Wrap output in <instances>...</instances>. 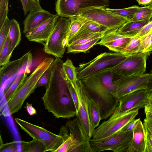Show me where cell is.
I'll return each instance as SVG.
<instances>
[{
    "label": "cell",
    "instance_id": "obj_26",
    "mask_svg": "<svg viewBox=\"0 0 152 152\" xmlns=\"http://www.w3.org/2000/svg\"><path fill=\"white\" fill-rule=\"evenodd\" d=\"M21 151L27 152H45L43 145L34 139L30 141H21Z\"/></svg>",
    "mask_w": 152,
    "mask_h": 152
},
{
    "label": "cell",
    "instance_id": "obj_29",
    "mask_svg": "<svg viewBox=\"0 0 152 152\" xmlns=\"http://www.w3.org/2000/svg\"><path fill=\"white\" fill-rule=\"evenodd\" d=\"M63 68L67 79L73 86L78 80L76 68L74 66L72 61L68 58L65 62H64Z\"/></svg>",
    "mask_w": 152,
    "mask_h": 152
},
{
    "label": "cell",
    "instance_id": "obj_12",
    "mask_svg": "<svg viewBox=\"0 0 152 152\" xmlns=\"http://www.w3.org/2000/svg\"><path fill=\"white\" fill-rule=\"evenodd\" d=\"M78 99L79 106L76 117L78 119L88 137L91 139L94 129L90 120L88 112L89 96L81 80H77L73 86Z\"/></svg>",
    "mask_w": 152,
    "mask_h": 152
},
{
    "label": "cell",
    "instance_id": "obj_23",
    "mask_svg": "<svg viewBox=\"0 0 152 152\" xmlns=\"http://www.w3.org/2000/svg\"><path fill=\"white\" fill-rule=\"evenodd\" d=\"M54 152H84L81 144L69 134V137Z\"/></svg>",
    "mask_w": 152,
    "mask_h": 152
},
{
    "label": "cell",
    "instance_id": "obj_6",
    "mask_svg": "<svg viewBox=\"0 0 152 152\" xmlns=\"http://www.w3.org/2000/svg\"><path fill=\"white\" fill-rule=\"evenodd\" d=\"M15 121L33 139L38 141L43 145L45 152H54L64 141L61 136L43 127L18 118H16Z\"/></svg>",
    "mask_w": 152,
    "mask_h": 152
},
{
    "label": "cell",
    "instance_id": "obj_36",
    "mask_svg": "<svg viewBox=\"0 0 152 152\" xmlns=\"http://www.w3.org/2000/svg\"><path fill=\"white\" fill-rule=\"evenodd\" d=\"M24 14L26 15L30 11L42 8L39 0H20Z\"/></svg>",
    "mask_w": 152,
    "mask_h": 152
},
{
    "label": "cell",
    "instance_id": "obj_44",
    "mask_svg": "<svg viewBox=\"0 0 152 152\" xmlns=\"http://www.w3.org/2000/svg\"><path fill=\"white\" fill-rule=\"evenodd\" d=\"M145 144L144 152H152V135L145 130Z\"/></svg>",
    "mask_w": 152,
    "mask_h": 152
},
{
    "label": "cell",
    "instance_id": "obj_38",
    "mask_svg": "<svg viewBox=\"0 0 152 152\" xmlns=\"http://www.w3.org/2000/svg\"><path fill=\"white\" fill-rule=\"evenodd\" d=\"M17 141H14L6 143H3L1 137L0 138V152H17L18 151L17 143Z\"/></svg>",
    "mask_w": 152,
    "mask_h": 152
},
{
    "label": "cell",
    "instance_id": "obj_1",
    "mask_svg": "<svg viewBox=\"0 0 152 152\" xmlns=\"http://www.w3.org/2000/svg\"><path fill=\"white\" fill-rule=\"evenodd\" d=\"M63 63L56 57L51 64L50 82L42 99L45 108L56 118L69 119L76 116L77 111L68 88Z\"/></svg>",
    "mask_w": 152,
    "mask_h": 152
},
{
    "label": "cell",
    "instance_id": "obj_11",
    "mask_svg": "<svg viewBox=\"0 0 152 152\" xmlns=\"http://www.w3.org/2000/svg\"><path fill=\"white\" fill-rule=\"evenodd\" d=\"M106 8H94L79 15L88 20L94 22L106 28L109 30L118 29L129 20L126 18L107 10Z\"/></svg>",
    "mask_w": 152,
    "mask_h": 152
},
{
    "label": "cell",
    "instance_id": "obj_33",
    "mask_svg": "<svg viewBox=\"0 0 152 152\" xmlns=\"http://www.w3.org/2000/svg\"><path fill=\"white\" fill-rule=\"evenodd\" d=\"M152 18V7L150 5L141 7L131 20L132 21H139Z\"/></svg>",
    "mask_w": 152,
    "mask_h": 152
},
{
    "label": "cell",
    "instance_id": "obj_14",
    "mask_svg": "<svg viewBox=\"0 0 152 152\" xmlns=\"http://www.w3.org/2000/svg\"><path fill=\"white\" fill-rule=\"evenodd\" d=\"M147 89L134 91L119 98V104L114 112L124 113L143 107L147 104Z\"/></svg>",
    "mask_w": 152,
    "mask_h": 152
},
{
    "label": "cell",
    "instance_id": "obj_13",
    "mask_svg": "<svg viewBox=\"0 0 152 152\" xmlns=\"http://www.w3.org/2000/svg\"><path fill=\"white\" fill-rule=\"evenodd\" d=\"M151 73L133 75L118 80L116 95L118 98L137 90L147 89V82Z\"/></svg>",
    "mask_w": 152,
    "mask_h": 152
},
{
    "label": "cell",
    "instance_id": "obj_19",
    "mask_svg": "<svg viewBox=\"0 0 152 152\" xmlns=\"http://www.w3.org/2000/svg\"><path fill=\"white\" fill-rule=\"evenodd\" d=\"M42 8L29 12L23 22V33L25 34L48 19L52 15Z\"/></svg>",
    "mask_w": 152,
    "mask_h": 152
},
{
    "label": "cell",
    "instance_id": "obj_51",
    "mask_svg": "<svg viewBox=\"0 0 152 152\" xmlns=\"http://www.w3.org/2000/svg\"><path fill=\"white\" fill-rule=\"evenodd\" d=\"M147 104L152 107V92L149 91L147 96Z\"/></svg>",
    "mask_w": 152,
    "mask_h": 152
},
{
    "label": "cell",
    "instance_id": "obj_25",
    "mask_svg": "<svg viewBox=\"0 0 152 152\" xmlns=\"http://www.w3.org/2000/svg\"><path fill=\"white\" fill-rule=\"evenodd\" d=\"M88 112L90 121L94 129L99 125L102 118L99 106L93 99L89 97L88 100Z\"/></svg>",
    "mask_w": 152,
    "mask_h": 152
},
{
    "label": "cell",
    "instance_id": "obj_50",
    "mask_svg": "<svg viewBox=\"0 0 152 152\" xmlns=\"http://www.w3.org/2000/svg\"><path fill=\"white\" fill-rule=\"evenodd\" d=\"M139 5L146 6L149 5L152 2V0H136Z\"/></svg>",
    "mask_w": 152,
    "mask_h": 152
},
{
    "label": "cell",
    "instance_id": "obj_5",
    "mask_svg": "<svg viewBox=\"0 0 152 152\" xmlns=\"http://www.w3.org/2000/svg\"><path fill=\"white\" fill-rule=\"evenodd\" d=\"M127 56L115 52H104L86 63H80L76 68L78 80L94 73L112 67L120 63Z\"/></svg>",
    "mask_w": 152,
    "mask_h": 152
},
{
    "label": "cell",
    "instance_id": "obj_48",
    "mask_svg": "<svg viewBox=\"0 0 152 152\" xmlns=\"http://www.w3.org/2000/svg\"><path fill=\"white\" fill-rule=\"evenodd\" d=\"M26 108L27 113L30 115L32 116L37 114L36 110L32 106V104L26 102Z\"/></svg>",
    "mask_w": 152,
    "mask_h": 152
},
{
    "label": "cell",
    "instance_id": "obj_37",
    "mask_svg": "<svg viewBox=\"0 0 152 152\" xmlns=\"http://www.w3.org/2000/svg\"><path fill=\"white\" fill-rule=\"evenodd\" d=\"M10 20L7 17L0 26V51L8 37L10 24Z\"/></svg>",
    "mask_w": 152,
    "mask_h": 152
},
{
    "label": "cell",
    "instance_id": "obj_39",
    "mask_svg": "<svg viewBox=\"0 0 152 152\" xmlns=\"http://www.w3.org/2000/svg\"><path fill=\"white\" fill-rule=\"evenodd\" d=\"M51 72L50 67L42 75L39 79L36 86L37 88L43 86L47 88L50 82Z\"/></svg>",
    "mask_w": 152,
    "mask_h": 152
},
{
    "label": "cell",
    "instance_id": "obj_3",
    "mask_svg": "<svg viewBox=\"0 0 152 152\" xmlns=\"http://www.w3.org/2000/svg\"><path fill=\"white\" fill-rule=\"evenodd\" d=\"M53 60L52 58H46L28 77L29 66H26L18 86L6 99L10 115L18 113L22 108L25 100L34 93L39 79Z\"/></svg>",
    "mask_w": 152,
    "mask_h": 152
},
{
    "label": "cell",
    "instance_id": "obj_32",
    "mask_svg": "<svg viewBox=\"0 0 152 152\" xmlns=\"http://www.w3.org/2000/svg\"><path fill=\"white\" fill-rule=\"evenodd\" d=\"M13 51L11 48L10 43L8 37L1 51H0V66H1L10 61Z\"/></svg>",
    "mask_w": 152,
    "mask_h": 152
},
{
    "label": "cell",
    "instance_id": "obj_42",
    "mask_svg": "<svg viewBox=\"0 0 152 152\" xmlns=\"http://www.w3.org/2000/svg\"><path fill=\"white\" fill-rule=\"evenodd\" d=\"M67 84L71 96L74 104L77 113L79 106L77 94L73 87L68 80Z\"/></svg>",
    "mask_w": 152,
    "mask_h": 152
},
{
    "label": "cell",
    "instance_id": "obj_27",
    "mask_svg": "<svg viewBox=\"0 0 152 152\" xmlns=\"http://www.w3.org/2000/svg\"><path fill=\"white\" fill-rule=\"evenodd\" d=\"M100 39V38H98L83 43L68 45L66 53H86L94 45H96Z\"/></svg>",
    "mask_w": 152,
    "mask_h": 152
},
{
    "label": "cell",
    "instance_id": "obj_24",
    "mask_svg": "<svg viewBox=\"0 0 152 152\" xmlns=\"http://www.w3.org/2000/svg\"><path fill=\"white\" fill-rule=\"evenodd\" d=\"M10 24L8 37L11 48L13 51L21 40V34L19 24L15 19L10 20Z\"/></svg>",
    "mask_w": 152,
    "mask_h": 152
},
{
    "label": "cell",
    "instance_id": "obj_40",
    "mask_svg": "<svg viewBox=\"0 0 152 152\" xmlns=\"http://www.w3.org/2000/svg\"><path fill=\"white\" fill-rule=\"evenodd\" d=\"M9 0H0V26L8 17Z\"/></svg>",
    "mask_w": 152,
    "mask_h": 152
},
{
    "label": "cell",
    "instance_id": "obj_16",
    "mask_svg": "<svg viewBox=\"0 0 152 152\" xmlns=\"http://www.w3.org/2000/svg\"><path fill=\"white\" fill-rule=\"evenodd\" d=\"M59 16L52 14L47 20L25 34L27 39L31 41L44 45L53 31Z\"/></svg>",
    "mask_w": 152,
    "mask_h": 152
},
{
    "label": "cell",
    "instance_id": "obj_43",
    "mask_svg": "<svg viewBox=\"0 0 152 152\" xmlns=\"http://www.w3.org/2000/svg\"><path fill=\"white\" fill-rule=\"evenodd\" d=\"M152 29V20L145 25L134 36L142 37L148 33Z\"/></svg>",
    "mask_w": 152,
    "mask_h": 152
},
{
    "label": "cell",
    "instance_id": "obj_52",
    "mask_svg": "<svg viewBox=\"0 0 152 152\" xmlns=\"http://www.w3.org/2000/svg\"><path fill=\"white\" fill-rule=\"evenodd\" d=\"M149 5H150L152 7V1Z\"/></svg>",
    "mask_w": 152,
    "mask_h": 152
},
{
    "label": "cell",
    "instance_id": "obj_31",
    "mask_svg": "<svg viewBox=\"0 0 152 152\" xmlns=\"http://www.w3.org/2000/svg\"><path fill=\"white\" fill-rule=\"evenodd\" d=\"M141 42V37L136 36L132 37L122 54L127 56L134 53H139Z\"/></svg>",
    "mask_w": 152,
    "mask_h": 152
},
{
    "label": "cell",
    "instance_id": "obj_49",
    "mask_svg": "<svg viewBox=\"0 0 152 152\" xmlns=\"http://www.w3.org/2000/svg\"><path fill=\"white\" fill-rule=\"evenodd\" d=\"M149 78L147 85V89L149 91L152 92V73Z\"/></svg>",
    "mask_w": 152,
    "mask_h": 152
},
{
    "label": "cell",
    "instance_id": "obj_8",
    "mask_svg": "<svg viewBox=\"0 0 152 152\" xmlns=\"http://www.w3.org/2000/svg\"><path fill=\"white\" fill-rule=\"evenodd\" d=\"M139 110L136 109L124 113L114 112L107 120L95 129L91 138H103L119 131L127 123L135 119Z\"/></svg>",
    "mask_w": 152,
    "mask_h": 152
},
{
    "label": "cell",
    "instance_id": "obj_35",
    "mask_svg": "<svg viewBox=\"0 0 152 152\" xmlns=\"http://www.w3.org/2000/svg\"><path fill=\"white\" fill-rule=\"evenodd\" d=\"M141 38L139 53H147L152 51V29Z\"/></svg>",
    "mask_w": 152,
    "mask_h": 152
},
{
    "label": "cell",
    "instance_id": "obj_28",
    "mask_svg": "<svg viewBox=\"0 0 152 152\" xmlns=\"http://www.w3.org/2000/svg\"><path fill=\"white\" fill-rule=\"evenodd\" d=\"M70 18L71 23L68 36V42L74 37L83 25L88 21L86 18L80 15Z\"/></svg>",
    "mask_w": 152,
    "mask_h": 152
},
{
    "label": "cell",
    "instance_id": "obj_10",
    "mask_svg": "<svg viewBox=\"0 0 152 152\" xmlns=\"http://www.w3.org/2000/svg\"><path fill=\"white\" fill-rule=\"evenodd\" d=\"M150 53H138L127 56L118 64L110 68L120 78L145 73L146 61Z\"/></svg>",
    "mask_w": 152,
    "mask_h": 152
},
{
    "label": "cell",
    "instance_id": "obj_4",
    "mask_svg": "<svg viewBox=\"0 0 152 152\" xmlns=\"http://www.w3.org/2000/svg\"><path fill=\"white\" fill-rule=\"evenodd\" d=\"M71 18L59 17L51 33L44 45L46 53L62 58L67 47Z\"/></svg>",
    "mask_w": 152,
    "mask_h": 152
},
{
    "label": "cell",
    "instance_id": "obj_21",
    "mask_svg": "<svg viewBox=\"0 0 152 152\" xmlns=\"http://www.w3.org/2000/svg\"><path fill=\"white\" fill-rule=\"evenodd\" d=\"M151 19H148L139 21H128L118 29V32L123 35L133 37Z\"/></svg>",
    "mask_w": 152,
    "mask_h": 152
},
{
    "label": "cell",
    "instance_id": "obj_22",
    "mask_svg": "<svg viewBox=\"0 0 152 152\" xmlns=\"http://www.w3.org/2000/svg\"><path fill=\"white\" fill-rule=\"evenodd\" d=\"M108 30L106 28L95 22L88 20L71 39L96 33L106 32Z\"/></svg>",
    "mask_w": 152,
    "mask_h": 152
},
{
    "label": "cell",
    "instance_id": "obj_34",
    "mask_svg": "<svg viewBox=\"0 0 152 152\" xmlns=\"http://www.w3.org/2000/svg\"><path fill=\"white\" fill-rule=\"evenodd\" d=\"M106 32L97 33L80 37L75 39H72L68 42L67 46L83 43L97 38H101Z\"/></svg>",
    "mask_w": 152,
    "mask_h": 152
},
{
    "label": "cell",
    "instance_id": "obj_17",
    "mask_svg": "<svg viewBox=\"0 0 152 152\" xmlns=\"http://www.w3.org/2000/svg\"><path fill=\"white\" fill-rule=\"evenodd\" d=\"M32 54L29 51L21 57L10 61L0 68V86H3L6 81L15 74L25 65L31 64L32 61Z\"/></svg>",
    "mask_w": 152,
    "mask_h": 152
},
{
    "label": "cell",
    "instance_id": "obj_47",
    "mask_svg": "<svg viewBox=\"0 0 152 152\" xmlns=\"http://www.w3.org/2000/svg\"><path fill=\"white\" fill-rule=\"evenodd\" d=\"M144 108L145 118L152 121V107L146 104Z\"/></svg>",
    "mask_w": 152,
    "mask_h": 152
},
{
    "label": "cell",
    "instance_id": "obj_9",
    "mask_svg": "<svg viewBox=\"0 0 152 152\" xmlns=\"http://www.w3.org/2000/svg\"><path fill=\"white\" fill-rule=\"evenodd\" d=\"M132 131L121 130L107 137L91 139L90 143L92 152L111 151L114 152H126L132 140Z\"/></svg>",
    "mask_w": 152,
    "mask_h": 152
},
{
    "label": "cell",
    "instance_id": "obj_41",
    "mask_svg": "<svg viewBox=\"0 0 152 152\" xmlns=\"http://www.w3.org/2000/svg\"><path fill=\"white\" fill-rule=\"evenodd\" d=\"M23 75V73L18 74L9 88L5 92L4 96L6 99L16 89L21 80Z\"/></svg>",
    "mask_w": 152,
    "mask_h": 152
},
{
    "label": "cell",
    "instance_id": "obj_46",
    "mask_svg": "<svg viewBox=\"0 0 152 152\" xmlns=\"http://www.w3.org/2000/svg\"><path fill=\"white\" fill-rule=\"evenodd\" d=\"M143 124L145 130L152 135V121L145 118L144 119Z\"/></svg>",
    "mask_w": 152,
    "mask_h": 152
},
{
    "label": "cell",
    "instance_id": "obj_45",
    "mask_svg": "<svg viewBox=\"0 0 152 152\" xmlns=\"http://www.w3.org/2000/svg\"><path fill=\"white\" fill-rule=\"evenodd\" d=\"M140 120V118L134 119L127 123L120 130L124 132L132 131Z\"/></svg>",
    "mask_w": 152,
    "mask_h": 152
},
{
    "label": "cell",
    "instance_id": "obj_18",
    "mask_svg": "<svg viewBox=\"0 0 152 152\" xmlns=\"http://www.w3.org/2000/svg\"><path fill=\"white\" fill-rule=\"evenodd\" d=\"M69 134L82 145L84 152H92L90 146L91 139L76 117L73 119L69 120L65 124Z\"/></svg>",
    "mask_w": 152,
    "mask_h": 152
},
{
    "label": "cell",
    "instance_id": "obj_30",
    "mask_svg": "<svg viewBox=\"0 0 152 152\" xmlns=\"http://www.w3.org/2000/svg\"><path fill=\"white\" fill-rule=\"evenodd\" d=\"M140 7L137 5H134L125 8L112 9L107 7L106 8V9L130 20Z\"/></svg>",
    "mask_w": 152,
    "mask_h": 152
},
{
    "label": "cell",
    "instance_id": "obj_20",
    "mask_svg": "<svg viewBox=\"0 0 152 152\" xmlns=\"http://www.w3.org/2000/svg\"><path fill=\"white\" fill-rule=\"evenodd\" d=\"M132 132V138L126 152H144L145 130L140 120L133 130Z\"/></svg>",
    "mask_w": 152,
    "mask_h": 152
},
{
    "label": "cell",
    "instance_id": "obj_53",
    "mask_svg": "<svg viewBox=\"0 0 152 152\" xmlns=\"http://www.w3.org/2000/svg\"></svg>",
    "mask_w": 152,
    "mask_h": 152
},
{
    "label": "cell",
    "instance_id": "obj_7",
    "mask_svg": "<svg viewBox=\"0 0 152 152\" xmlns=\"http://www.w3.org/2000/svg\"><path fill=\"white\" fill-rule=\"evenodd\" d=\"M55 4V10L59 17L70 18L94 8H107L109 1L108 0H57Z\"/></svg>",
    "mask_w": 152,
    "mask_h": 152
},
{
    "label": "cell",
    "instance_id": "obj_2",
    "mask_svg": "<svg viewBox=\"0 0 152 152\" xmlns=\"http://www.w3.org/2000/svg\"><path fill=\"white\" fill-rule=\"evenodd\" d=\"M120 78L110 68L81 80L89 97L94 99L99 105L102 120L108 118L119 104L116 90Z\"/></svg>",
    "mask_w": 152,
    "mask_h": 152
},
{
    "label": "cell",
    "instance_id": "obj_15",
    "mask_svg": "<svg viewBox=\"0 0 152 152\" xmlns=\"http://www.w3.org/2000/svg\"><path fill=\"white\" fill-rule=\"evenodd\" d=\"M118 29L108 31L96 45L104 46L114 52L122 54L132 37L119 34Z\"/></svg>",
    "mask_w": 152,
    "mask_h": 152
}]
</instances>
